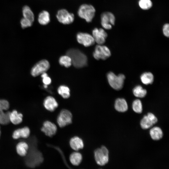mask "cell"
Masks as SVG:
<instances>
[{"mask_svg": "<svg viewBox=\"0 0 169 169\" xmlns=\"http://www.w3.org/2000/svg\"><path fill=\"white\" fill-rule=\"evenodd\" d=\"M92 36L95 43L99 45H102L105 42L107 34L104 29L95 28L92 32Z\"/></svg>", "mask_w": 169, "mask_h": 169, "instance_id": "7c38bea8", "label": "cell"}, {"mask_svg": "<svg viewBox=\"0 0 169 169\" xmlns=\"http://www.w3.org/2000/svg\"><path fill=\"white\" fill-rule=\"evenodd\" d=\"M20 23L22 28H25L31 26L33 22L23 18L21 20Z\"/></svg>", "mask_w": 169, "mask_h": 169, "instance_id": "4dcf8cb0", "label": "cell"}, {"mask_svg": "<svg viewBox=\"0 0 169 169\" xmlns=\"http://www.w3.org/2000/svg\"><path fill=\"white\" fill-rule=\"evenodd\" d=\"M115 107L116 110L120 112H124L128 109L126 100L123 98H118L115 101Z\"/></svg>", "mask_w": 169, "mask_h": 169, "instance_id": "ac0fdd59", "label": "cell"}, {"mask_svg": "<svg viewBox=\"0 0 169 169\" xmlns=\"http://www.w3.org/2000/svg\"><path fill=\"white\" fill-rule=\"evenodd\" d=\"M28 148V145L27 143L25 142L21 141L19 142L16 146V151L19 155L21 156H24L27 153Z\"/></svg>", "mask_w": 169, "mask_h": 169, "instance_id": "d6986e66", "label": "cell"}, {"mask_svg": "<svg viewBox=\"0 0 169 169\" xmlns=\"http://www.w3.org/2000/svg\"><path fill=\"white\" fill-rule=\"evenodd\" d=\"M101 20L102 27L105 29H110L111 28L112 25L115 24V18L113 13L106 12L101 14Z\"/></svg>", "mask_w": 169, "mask_h": 169, "instance_id": "30bf717a", "label": "cell"}, {"mask_svg": "<svg viewBox=\"0 0 169 169\" xmlns=\"http://www.w3.org/2000/svg\"><path fill=\"white\" fill-rule=\"evenodd\" d=\"M109 153L108 150L104 146H102L95 150L94 157L96 163L101 166L106 164L109 160Z\"/></svg>", "mask_w": 169, "mask_h": 169, "instance_id": "277c9868", "label": "cell"}, {"mask_svg": "<svg viewBox=\"0 0 169 169\" xmlns=\"http://www.w3.org/2000/svg\"><path fill=\"white\" fill-rule=\"evenodd\" d=\"M50 65L46 59H43L36 63L32 68L31 74L33 77H36L46 72L49 68Z\"/></svg>", "mask_w": 169, "mask_h": 169, "instance_id": "8992f818", "label": "cell"}, {"mask_svg": "<svg viewBox=\"0 0 169 169\" xmlns=\"http://www.w3.org/2000/svg\"><path fill=\"white\" fill-rule=\"evenodd\" d=\"M150 134L152 139L158 140L162 138L163 132L161 129L158 127H154L150 130Z\"/></svg>", "mask_w": 169, "mask_h": 169, "instance_id": "7402d4cb", "label": "cell"}, {"mask_svg": "<svg viewBox=\"0 0 169 169\" xmlns=\"http://www.w3.org/2000/svg\"><path fill=\"white\" fill-rule=\"evenodd\" d=\"M44 88H47L48 87V85H44Z\"/></svg>", "mask_w": 169, "mask_h": 169, "instance_id": "e575fe53", "label": "cell"}, {"mask_svg": "<svg viewBox=\"0 0 169 169\" xmlns=\"http://www.w3.org/2000/svg\"><path fill=\"white\" fill-rule=\"evenodd\" d=\"M107 77L109 84L113 88L119 90L122 88L125 79L124 74H120L116 75L113 72H110L107 74Z\"/></svg>", "mask_w": 169, "mask_h": 169, "instance_id": "3957f363", "label": "cell"}, {"mask_svg": "<svg viewBox=\"0 0 169 169\" xmlns=\"http://www.w3.org/2000/svg\"><path fill=\"white\" fill-rule=\"evenodd\" d=\"M140 124L141 128L145 129L151 127L153 125L147 115L144 116L141 120Z\"/></svg>", "mask_w": 169, "mask_h": 169, "instance_id": "83f0119b", "label": "cell"}, {"mask_svg": "<svg viewBox=\"0 0 169 169\" xmlns=\"http://www.w3.org/2000/svg\"><path fill=\"white\" fill-rule=\"evenodd\" d=\"M56 17L60 23L64 24L71 23L74 20V14L64 9L59 10L58 11Z\"/></svg>", "mask_w": 169, "mask_h": 169, "instance_id": "9c48e42d", "label": "cell"}, {"mask_svg": "<svg viewBox=\"0 0 169 169\" xmlns=\"http://www.w3.org/2000/svg\"><path fill=\"white\" fill-rule=\"evenodd\" d=\"M41 130L46 135L51 137L56 134L57 127L54 124L47 120L44 123Z\"/></svg>", "mask_w": 169, "mask_h": 169, "instance_id": "4fadbf2b", "label": "cell"}, {"mask_svg": "<svg viewBox=\"0 0 169 169\" xmlns=\"http://www.w3.org/2000/svg\"><path fill=\"white\" fill-rule=\"evenodd\" d=\"M133 92L135 96L141 98L144 97L147 93L146 90L140 85L136 86L133 89Z\"/></svg>", "mask_w": 169, "mask_h": 169, "instance_id": "484cf974", "label": "cell"}, {"mask_svg": "<svg viewBox=\"0 0 169 169\" xmlns=\"http://www.w3.org/2000/svg\"><path fill=\"white\" fill-rule=\"evenodd\" d=\"M71 147L74 150L77 151L82 149L84 146V142L80 137L75 136L72 138L69 141Z\"/></svg>", "mask_w": 169, "mask_h": 169, "instance_id": "2e32d148", "label": "cell"}, {"mask_svg": "<svg viewBox=\"0 0 169 169\" xmlns=\"http://www.w3.org/2000/svg\"><path fill=\"white\" fill-rule=\"evenodd\" d=\"M142 83L146 85L152 83L154 81V76L151 72H145L142 74L140 77Z\"/></svg>", "mask_w": 169, "mask_h": 169, "instance_id": "603a6c76", "label": "cell"}, {"mask_svg": "<svg viewBox=\"0 0 169 169\" xmlns=\"http://www.w3.org/2000/svg\"><path fill=\"white\" fill-rule=\"evenodd\" d=\"M72 115L71 112L66 109L62 110L57 118V122L60 127H63L72 123Z\"/></svg>", "mask_w": 169, "mask_h": 169, "instance_id": "ba28073f", "label": "cell"}, {"mask_svg": "<svg viewBox=\"0 0 169 169\" xmlns=\"http://www.w3.org/2000/svg\"><path fill=\"white\" fill-rule=\"evenodd\" d=\"M22 13L24 18H26L32 22L34 21V15L29 7L25 6L22 9Z\"/></svg>", "mask_w": 169, "mask_h": 169, "instance_id": "cb8c5ba5", "label": "cell"}, {"mask_svg": "<svg viewBox=\"0 0 169 169\" xmlns=\"http://www.w3.org/2000/svg\"><path fill=\"white\" fill-rule=\"evenodd\" d=\"M58 94L63 98L67 99L70 96V90L69 88L64 85L60 86L57 90Z\"/></svg>", "mask_w": 169, "mask_h": 169, "instance_id": "d4e9b609", "label": "cell"}, {"mask_svg": "<svg viewBox=\"0 0 169 169\" xmlns=\"http://www.w3.org/2000/svg\"><path fill=\"white\" fill-rule=\"evenodd\" d=\"M139 5L142 9L146 10L151 8L152 4L151 0H140Z\"/></svg>", "mask_w": 169, "mask_h": 169, "instance_id": "f546056e", "label": "cell"}, {"mask_svg": "<svg viewBox=\"0 0 169 169\" xmlns=\"http://www.w3.org/2000/svg\"><path fill=\"white\" fill-rule=\"evenodd\" d=\"M82 159L81 154L78 152H74L72 153L69 156V160L73 165L77 166L80 164Z\"/></svg>", "mask_w": 169, "mask_h": 169, "instance_id": "44dd1931", "label": "cell"}, {"mask_svg": "<svg viewBox=\"0 0 169 169\" xmlns=\"http://www.w3.org/2000/svg\"><path fill=\"white\" fill-rule=\"evenodd\" d=\"M132 109L136 113H141L142 110V104L139 99L135 100L132 103Z\"/></svg>", "mask_w": 169, "mask_h": 169, "instance_id": "f1b7e54d", "label": "cell"}, {"mask_svg": "<svg viewBox=\"0 0 169 169\" xmlns=\"http://www.w3.org/2000/svg\"><path fill=\"white\" fill-rule=\"evenodd\" d=\"M59 64L66 68H68L72 65V61L70 58L67 55L61 56L59 59Z\"/></svg>", "mask_w": 169, "mask_h": 169, "instance_id": "4316f807", "label": "cell"}, {"mask_svg": "<svg viewBox=\"0 0 169 169\" xmlns=\"http://www.w3.org/2000/svg\"><path fill=\"white\" fill-rule=\"evenodd\" d=\"M0 135H1V131H0Z\"/></svg>", "mask_w": 169, "mask_h": 169, "instance_id": "d590c367", "label": "cell"}, {"mask_svg": "<svg viewBox=\"0 0 169 169\" xmlns=\"http://www.w3.org/2000/svg\"><path fill=\"white\" fill-rule=\"evenodd\" d=\"M42 81L44 84L48 85L51 83V79L48 76L42 78Z\"/></svg>", "mask_w": 169, "mask_h": 169, "instance_id": "836d02e7", "label": "cell"}, {"mask_svg": "<svg viewBox=\"0 0 169 169\" xmlns=\"http://www.w3.org/2000/svg\"><path fill=\"white\" fill-rule=\"evenodd\" d=\"M146 115L149 119L151 120L153 125L157 122V118L152 113H149Z\"/></svg>", "mask_w": 169, "mask_h": 169, "instance_id": "d6a6232c", "label": "cell"}, {"mask_svg": "<svg viewBox=\"0 0 169 169\" xmlns=\"http://www.w3.org/2000/svg\"><path fill=\"white\" fill-rule=\"evenodd\" d=\"M93 55L96 60H105L110 56L111 52L107 46L97 44L95 47Z\"/></svg>", "mask_w": 169, "mask_h": 169, "instance_id": "52a82bcc", "label": "cell"}, {"mask_svg": "<svg viewBox=\"0 0 169 169\" xmlns=\"http://www.w3.org/2000/svg\"><path fill=\"white\" fill-rule=\"evenodd\" d=\"M9 107V103L7 100L0 99V124L6 125L10 122L9 115L10 112L6 111Z\"/></svg>", "mask_w": 169, "mask_h": 169, "instance_id": "5b68a950", "label": "cell"}, {"mask_svg": "<svg viewBox=\"0 0 169 169\" xmlns=\"http://www.w3.org/2000/svg\"><path fill=\"white\" fill-rule=\"evenodd\" d=\"M78 42L85 47L94 45L95 42L92 36L89 33L79 32L76 36Z\"/></svg>", "mask_w": 169, "mask_h": 169, "instance_id": "8fae6325", "label": "cell"}, {"mask_svg": "<svg viewBox=\"0 0 169 169\" xmlns=\"http://www.w3.org/2000/svg\"><path fill=\"white\" fill-rule=\"evenodd\" d=\"M23 117V115L21 113H18L16 110H13L10 113V121L13 124L18 125L22 122Z\"/></svg>", "mask_w": 169, "mask_h": 169, "instance_id": "e0dca14e", "label": "cell"}, {"mask_svg": "<svg viewBox=\"0 0 169 169\" xmlns=\"http://www.w3.org/2000/svg\"><path fill=\"white\" fill-rule=\"evenodd\" d=\"M30 134L29 129L26 126L14 131L13 133L12 137L14 139H17L20 138H26L28 137Z\"/></svg>", "mask_w": 169, "mask_h": 169, "instance_id": "9a60e30c", "label": "cell"}, {"mask_svg": "<svg viewBox=\"0 0 169 169\" xmlns=\"http://www.w3.org/2000/svg\"><path fill=\"white\" fill-rule=\"evenodd\" d=\"M44 105L47 110L53 111L58 107V104L54 97L48 96L44 100Z\"/></svg>", "mask_w": 169, "mask_h": 169, "instance_id": "5bb4252c", "label": "cell"}, {"mask_svg": "<svg viewBox=\"0 0 169 169\" xmlns=\"http://www.w3.org/2000/svg\"><path fill=\"white\" fill-rule=\"evenodd\" d=\"M66 54L71 59L72 64L76 68H82L87 65L86 56L79 50L71 49L66 52Z\"/></svg>", "mask_w": 169, "mask_h": 169, "instance_id": "6da1fadb", "label": "cell"}, {"mask_svg": "<svg viewBox=\"0 0 169 169\" xmlns=\"http://www.w3.org/2000/svg\"><path fill=\"white\" fill-rule=\"evenodd\" d=\"M163 32L164 35L168 37L169 36V25L168 23L165 24L163 27Z\"/></svg>", "mask_w": 169, "mask_h": 169, "instance_id": "1f68e13d", "label": "cell"}, {"mask_svg": "<svg viewBox=\"0 0 169 169\" xmlns=\"http://www.w3.org/2000/svg\"><path fill=\"white\" fill-rule=\"evenodd\" d=\"M38 21L42 25H46L48 24L50 21V15L49 13L45 10L41 12L38 16Z\"/></svg>", "mask_w": 169, "mask_h": 169, "instance_id": "ffe728a7", "label": "cell"}, {"mask_svg": "<svg viewBox=\"0 0 169 169\" xmlns=\"http://www.w3.org/2000/svg\"><path fill=\"white\" fill-rule=\"evenodd\" d=\"M95 9L92 5L83 4L79 8L78 14L80 18L84 19L88 23L92 21L95 15Z\"/></svg>", "mask_w": 169, "mask_h": 169, "instance_id": "7a4b0ae2", "label": "cell"}]
</instances>
